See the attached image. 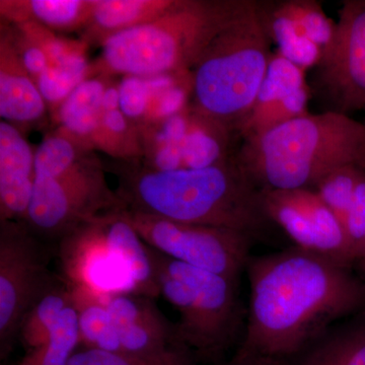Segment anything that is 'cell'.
I'll use <instances>...</instances> for the list:
<instances>
[{
    "label": "cell",
    "mask_w": 365,
    "mask_h": 365,
    "mask_svg": "<svg viewBox=\"0 0 365 365\" xmlns=\"http://www.w3.org/2000/svg\"><path fill=\"white\" fill-rule=\"evenodd\" d=\"M79 348L78 314L72 302L62 314L49 340L26 352L16 365H69Z\"/></svg>",
    "instance_id": "obj_24"
},
{
    "label": "cell",
    "mask_w": 365,
    "mask_h": 365,
    "mask_svg": "<svg viewBox=\"0 0 365 365\" xmlns=\"http://www.w3.org/2000/svg\"><path fill=\"white\" fill-rule=\"evenodd\" d=\"M272 43L258 0H239L192 68L194 109L237 130L265 81Z\"/></svg>",
    "instance_id": "obj_4"
},
{
    "label": "cell",
    "mask_w": 365,
    "mask_h": 365,
    "mask_svg": "<svg viewBox=\"0 0 365 365\" xmlns=\"http://www.w3.org/2000/svg\"><path fill=\"white\" fill-rule=\"evenodd\" d=\"M93 1L85 0H30L1 1V16L16 24L36 23L48 30L86 28Z\"/></svg>",
    "instance_id": "obj_17"
},
{
    "label": "cell",
    "mask_w": 365,
    "mask_h": 365,
    "mask_svg": "<svg viewBox=\"0 0 365 365\" xmlns=\"http://www.w3.org/2000/svg\"><path fill=\"white\" fill-rule=\"evenodd\" d=\"M288 11L299 24L309 40L325 51L335 36V23L327 16L323 7L314 0H287Z\"/></svg>",
    "instance_id": "obj_30"
},
{
    "label": "cell",
    "mask_w": 365,
    "mask_h": 365,
    "mask_svg": "<svg viewBox=\"0 0 365 365\" xmlns=\"http://www.w3.org/2000/svg\"><path fill=\"white\" fill-rule=\"evenodd\" d=\"M176 0H98L93 1L88 29L91 38L103 42L115 34L155 20Z\"/></svg>",
    "instance_id": "obj_20"
},
{
    "label": "cell",
    "mask_w": 365,
    "mask_h": 365,
    "mask_svg": "<svg viewBox=\"0 0 365 365\" xmlns=\"http://www.w3.org/2000/svg\"><path fill=\"white\" fill-rule=\"evenodd\" d=\"M66 279V278H64ZM72 302L78 314L81 348L107 352L122 351L116 326L104 295L90 288L68 282Z\"/></svg>",
    "instance_id": "obj_21"
},
{
    "label": "cell",
    "mask_w": 365,
    "mask_h": 365,
    "mask_svg": "<svg viewBox=\"0 0 365 365\" xmlns=\"http://www.w3.org/2000/svg\"><path fill=\"white\" fill-rule=\"evenodd\" d=\"M72 304L68 283L63 276L58 275L24 317L19 329L18 342L26 352L44 344L51 337L64 311Z\"/></svg>",
    "instance_id": "obj_22"
},
{
    "label": "cell",
    "mask_w": 365,
    "mask_h": 365,
    "mask_svg": "<svg viewBox=\"0 0 365 365\" xmlns=\"http://www.w3.org/2000/svg\"><path fill=\"white\" fill-rule=\"evenodd\" d=\"M218 365H292V360L276 359L237 347L230 359Z\"/></svg>",
    "instance_id": "obj_33"
},
{
    "label": "cell",
    "mask_w": 365,
    "mask_h": 365,
    "mask_svg": "<svg viewBox=\"0 0 365 365\" xmlns=\"http://www.w3.org/2000/svg\"><path fill=\"white\" fill-rule=\"evenodd\" d=\"M119 88L120 109L130 122L138 123V129L145 121L150 104V88L146 78L125 76Z\"/></svg>",
    "instance_id": "obj_32"
},
{
    "label": "cell",
    "mask_w": 365,
    "mask_h": 365,
    "mask_svg": "<svg viewBox=\"0 0 365 365\" xmlns=\"http://www.w3.org/2000/svg\"><path fill=\"white\" fill-rule=\"evenodd\" d=\"M120 212L151 248L201 270L239 280L251 258L255 240L244 232L174 222L126 208Z\"/></svg>",
    "instance_id": "obj_9"
},
{
    "label": "cell",
    "mask_w": 365,
    "mask_h": 365,
    "mask_svg": "<svg viewBox=\"0 0 365 365\" xmlns=\"http://www.w3.org/2000/svg\"><path fill=\"white\" fill-rule=\"evenodd\" d=\"M35 151L21 130L0 122V222H24L35 184Z\"/></svg>",
    "instance_id": "obj_14"
},
{
    "label": "cell",
    "mask_w": 365,
    "mask_h": 365,
    "mask_svg": "<svg viewBox=\"0 0 365 365\" xmlns=\"http://www.w3.org/2000/svg\"><path fill=\"white\" fill-rule=\"evenodd\" d=\"M153 250L160 297L179 313L177 342L197 364H222L244 329L239 280L187 265Z\"/></svg>",
    "instance_id": "obj_6"
},
{
    "label": "cell",
    "mask_w": 365,
    "mask_h": 365,
    "mask_svg": "<svg viewBox=\"0 0 365 365\" xmlns=\"http://www.w3.org/2000/svg\"><path fill=\"white\" fill-rule=\"evenodd\" d=\"M364 170L356 165L338 168L319 180L314 187L319 198L340 220L341 225L344 222L357 182Z\"/></svg>",
    "instance_id": "obj_28"
},
{
    "label": "cell",
    "mask_w": 365,
    "mask_h": 365,
    "mask_svg": "<svg viewBox=\"0 0 365 365\" xmlns=\"http://www.w3.org/2000/svg\"><path fill=\"white\" fill-rule=\"evenodd\" d=\"M195 357L186 347L176 345L158 354L140 355L79 348L69 365H196Z\"/></svg>",
    "instance_id": "obj_27"
},
{
    "label": "cell",
    "mask_w": 365,
    "mask_h": 365,
    "mask_svg": "<svg viewBox=\"0 0 365 365\" xmlns=\"http://www.w3.org/2000/svg\"><path fill=\"white\" fill-rule=\"evenodd\" d=\"M61 275L72 284L104 297L135 292V285L106 242L98 217L74 230L58 244Z\"/></svg>",
    "instance_id": "obj_12"
},
{
    "label": "cell",
    "mask_w": 365,
    "mask_h": 365,
    "mask_svg": "<svg viewBox=\"0 0 365 365\" xmlns=\"http://www.w3.org/2000/svg\"><path fill=\"white\" fill-rule=\"evenodd\" d=\"M297 357L292 365H365V323L328 331Z\"/></svg>",
    "instance_id": "obj_23"
},
{
    "label": "cell",
    "mask_w": 365,
    "mask_h": 365,
    "mask_svg": "<svg viewBox=\"0 0 365 365\" xmlns=\"http://www.w3.org/2000/svg\"><path fill=\"white\" fill-rule=\"evenodd\" d=\"M360 266H361L362 271H364V276H365V262L364 264H362V265H360ZM364 282H365V281H364Z\"/></svg>",
    "instance_id": "obj_34"
},
{
    "label": "cell",
    "mask_w": 365,
    "mask_h": 365,
    "mask_svg": "<svg viewBox=\"0 0 365 365\" xmlns=\"http://www.w3.org/2000/svg\"><path fill=\"white\" fill-rule=\"evenodd\" d=\"M314 86L331 110H365V0H347L332 42L316 67Z\"/></svg>",
    "instance_id": "obj_10"
},
{
    "label": "cell",
    "mask_w": 365,
    "mask_h": 365,
    "mask_svg": "<svg viewBox=\"0 0 365 365\" xmlns=\"http://www.w3.org/2000/svg\"><path fill=\"white\" fill-rule=\"evenodd\" d=\"M355 262H365V170L360 176L352 202L342 223Z\"/></svg>",
    "instance_id": "obj_31"
},
{
    "label": "cell",
    "mask_w": 365,
    "mask_h": 365,
    "mask_svg": "<svg viewBox=\"0 0 365 365\" xmlns=\"http://www.w3.org/2000/svg\"><path fill=\"white\" fill-rule=\"evenodd\" d=\"M88 60L81 47L57 63L48 66L36 83L45 102L59 107L72 91L88 79Z\"/></svg>",
    "instance_id": "obj_25"
},
{
    "label": "cell",
    "mask_w": 365,
    "mask_h": 365,
    "mask_svg": "<svg viewBox=\"0 0 365 365\" xmlns=\"http://www.w3.org/2000/svg\"><path fill=\"white\" fill-rule=\"evenodd\" d=\"M46 102L35 79L24 66L11 35L0 41V116L19 128L44 117Z\"/></svg>",
    "instance_id": "obj_15"
},
{
    "label": "cell",
    "mask_w": 365,
    "mask_h": 365,
    "mask_svg": "<svg viewBox=\"0 0 365 365\" xmlns=\"http://www.w3.org/2000/svg\"><path fill=\"white\" fill-rule=\"evenodd\" d=\"M307 85L304 69L295 66L279 52L273 53L265 81L259 91L254 108L277 102L288 93Z\"/></svg>",
    "instance_id": "obj_29"
},
{
    "label": "cell",
    "mask_w": 365,
    "mask_h": 365,
    "mask_svg": "<svg viewBox=\"0 0 365 365\" xmlns=\"http://www.w3.org/2000/svg\"><path fill=\"white\" fill-rule=\"evenodd\" d=\"M259 6L271 40L278 46V52L304 71L318 66L323 58V49L307 37L288 11L287 2L259 1Z\"/></svg>",
    "instance_id": "obj_18"
},
{
    "label": "cell",
    "mask_w": 365,
    "mask_h": 365,
    "mask_svg": "<svg viewBox=\"0 0 365 365\" xmlns=\"http://www.w3.org/2000/svg\"><path fill=\"white\" fill-rule=\"evenodd\" d=\"M235 160L261 190L314 189L338 168L365 169V126L338 112L307 113L245 139Z\"/></svg>",
    "instance_id": "obj_3"
},
{
    "label": "cell",
    "mask_w": 365,
    "mask_h": 365,
    "mask_svg": "<svg viewBox=\"0 0 365 365\" xmlns=\"http://www.w3.org/2000/svg\"><path fill=\"white\" fill-rule=\"evenodd\" d=\"M123 208L108 185L102 163L86 155L58 176L35 178L23 222L41 241L59 244L85 223Z\"/></svg>",
    "instance_id": "obj_7"
},
{
    "label": "cell",
    "mask_w": 365,
    "mask_h": 365,
    "mask_svg": "<svg viewBox=\"0 0 365 365\" xmlns=\"http://www.w3.org/2000/svg\"><path fill=\"white\" fill-rule=\"evenodd\" d=\"M364 126H365V123H364Z\"/></svg>",
    "instance_id": "obj_35"
},
{
    "label": "cell",
    "mask_w": 365,
    "mask_h": 365,
    "mask_svg": "<svg viewBox=\"0 0 365 365\" xmlns=\"http://www.w3.org/2000/svg\"><path fill=\"white\" fill-rule=\"evenodd\" d=\"M246 270L251 299L239 348L248 351L297 359L365 304V282L349 267L297 247L251 257Z\"/></svg>",
    "instance_id": "obj_1"
},
{
    "label": "cell",
    "mask_w": 365,
    "mask_h": 365,
    "mask_svg": "<svg viewBox=\"0 0 365 365\" xmlns=\"http://www.w3.org/2000/svg\"><path fill=\"white\" fill-rule=\"evenodd\" d=\"M237 1L176 0L155 20L105 40V71L139 78L191 71Z\"/></svg>",
    "instance_id": "obj_5"
},
{
    "label": "cell",
    "mask_w": 365,
    "mask_h": 365,
    "mask_svg": "<svg viewBox=\"0 0 365 365\" xmlns=\"http://www.w3.org/2000/svg\"><path fill=\"white\" fill-rule=\"evenodd\" d=\"M125 208L174 222L228 228L258 239L269 222L256 186L235 158L203 169L153 170L130 165L119 173Z\"/></svg>",
    "instance_id": "obj_2"
},
{
    "label": "cell",
    "mask_w": 365,
    "mask_h": 365,
    "mask_svg": "<svg viewBox=\"0 0 365 365\" xmlns=\"http://www.w3.org/2000/svg\"><path fill=\"white\" fill-rule=\"evenodd\" d=\"M51 249L25 222H0L1 360L9 356L18 342L24 317L58 277L49 269Z\"/></svg>",
    "instance_id": "obj_8"
},
{
    "label": "cell",
    "mask_w": 365,
    "mask_h": 365,
    "mask_svg": "<svg viewBox=\"0 0 365 365\" xmlns=\"http://www.w3.org/2000/svg\"><path fill=\"white\" fill-rule=\"evenodd\" d=\"M271 222L279 225L297 248L350 267L354 263L344 228L314 189L262 190Z\"/></svg>",
    "instance_id": "obj_11"
},
{
    "label": "cell",
    "mask_w": 365,
    "mask_h": 365,
    "mask_svg": "<svg viewBox=\"0 0 365 365\" xmlns=\"http://www.w3.org/2000/svg\"><path fill=\"white\" fill-rule=\"evenodd\" d=\"M107 86L103 78L86 79L58 107L61 131L86 150L93 148L100 126Z\"/></svg>",
    "instance_id": "obj_19"
},
{
    "label": "cell",
    "mask_w": 365,
    "mask_h": 365,
    "mask_svg": "<svg viewBox=\"0 0 365 365\" xmlns=\"http://www.w3.org/2000/svg\"><path fill=\"white\" fill-rule=\"evenodd\" d=\"M124 209V208H123ZM119 210L98 216L108 246L130 276L136 294L160 297L153 250Z\"/></svg>",
    "instance_id": "obj_16"
},
{
    "label": "cell",
    "mask_w": 365,
    "mask_h": 365,
    "mask_svg": "<svg viewBox=\"0 0 365 365\" xmlns=\"http://www.w3.org/2000/svg\"><path fill=\"white\" fill-rule=\"evenodd\" d=\"M105 299L117 328L122 351L158 354L180 345L175 324L168 321L153 297L126 292L108 295Z\"/></svg>",
    "instance_id": "obj_13"
},
{
    "label": "cell",
    "mask_w": 365,
    "mask_h": 365,
    "mask_svg": "<svg viewBox=\"0 0 365 365\" xmlns=\"http://www.w3.org/2000/svg\"><path fill=\"white\" fill-rule=\"evenodd\" d=\"M311 97L309 86L288 93L271 104L254 108L239 127L245 139L259 136L281 124L307 114V103Z\"/></svg>",
    "instance_id": "obj_26"
}]
</instances>
